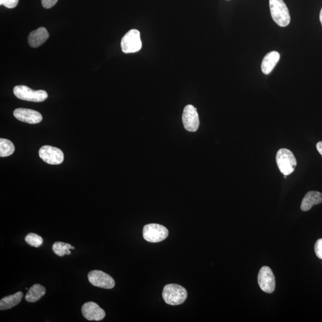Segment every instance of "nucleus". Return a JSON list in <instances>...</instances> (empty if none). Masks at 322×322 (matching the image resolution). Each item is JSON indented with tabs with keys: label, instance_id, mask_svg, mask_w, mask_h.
Here are the masks:
<instances>
[{
	"label": "nucleus",
	"instance_id": "dca6fc26",
	"mask_svg": "<svg viewBox=\"0 0 322 322\" xmlns=\"http://www.w3.org/2000/svg\"><path fill=\"white\" fill-rule=\"evenodd\" d=\"M23 296V292L19 291L13 295L5 297L0 301V309L5 310L15 307L20 303Z\"/></svg>",
	"mask_w": 322,
	"mask_h": 322
},
{
	"label": "nucleus",
	"instance_id": "a211bd4d",
	"mask_svg": "<svg viewBox=\"0 0 322 322\" xmlns=\"http://www.w3.org/2000/svg\"><path fill=\"white\" fill-rule=\"evenodd\" d=\"M52 249L57 256L63 257L64 255H70L71 252L70 249H74L75 248L69 243L56 242L54 243Z\"/></svg>",
	"mask_w": 322,
	"mask_h": 322
},
{
	"label": "nucleus",
	"instance_id": "5701e85b",
	"mask_svg": "<svg viewBox=\"0 0 322 322\" xmlns=\"http://www.w3.org/2000/svg\"><path fill=\"white\" fill-rule=\"evenodd\" d=\"M58 0H41L42 5L44 8L49 9L56 5Z\"/></svg>",
	"mask_w": 322,
	"mask_h": 322
},
{
	"label": "nucleus",
	"instance_id": "f8f14e48",
	"mask_svg": "<svg viewBox=\"0 0 322 322\" xmlns=\"http://www.w3.org/2000/svg\"><path fill=\"white\" fill-rule=\"evenodd\" d=\"M13 116L24 123L35 124L42 120L41 114L37 111L26 108H17L14 110Z\"/></svg>",
	"mask_w": 322,
	"mask_h": 322
},
{
	"label": "nucleus",
	"instance_id": "423d86ee",
	"mask_svg": "<svg viewBox=\"0 0 322 322\" xmlns=\"http://www.w3.org/2000/svg\"><path fill=\"white\" fill-rule=\"evenodd\" d=\"M121 45L124 53H134L140 51L142 48L140 32L137 30L129 31L122 38Z\"/></svg>",
	"mask_w": 322,
	"mask_h": 322
},
{
	"label": "nucleus",
	"instance_id": "9b49d317",
	"mask_svg": "<svg viewBox=\"0 0 322 322\" xmlns=\"http://www.w3.org/2000/svg\"><path fill=\"white\" fill-rule=\"evenodd\" d=\"M84 317L89 321H100L105 317V311L98 304L87 302L84 304L81 309Z\"/></svg>",
	"mask_w": 322,
	"mask_h": 322
},
{
	"label": "nucleus",
	"instance_id": "f3484780",
	"mask_svg": "<svg viewBox=\"0 0 322 322\" xmlns=\"http://www.w3.org/2000/svg\"><path fill=\"white\" fill-rule=\"evenodd\" d=\"M46 289L44 286L35 284L28 290V292L25 296V300L30 303H35L40 300L45 294Z\"/></svg>",
	"mask_w": 322,
	"mask_h": 322
},
{
	"label": "nucleus",
	"instance_id": "1a4fd4ad",
	"mask_svg": "<svg viewBox=\"0 0 322 322\" xmlns=\"http://www.w3.org/2000/svg\"><path fill=\"white\" fill-rule=\"evenodd\" d=\"M88 279L89 282L96 287L112 289L116 285V282L110 275L100 270H93L89 272Z\"/></svg>",
	"mask_w": 322,
	"mask_h": 322
},
{
	"label": "nucleus",
	"instance_id": "20e7f679",
	"mask_svg": "<svg viewBox=\"0 0 322 322\" xmlns=\"http://www.w3.org/2000/svg\"><path fill=\"white\" fill-rule=\"evenodd\" d=\"M14 95L17 98L28 102H42L48 98L44 90L35 91L26 85H17L13 89Z\"/></svg>",
	"mask_w": 322,
	"mask_h": 322
},
{
	"label": "nucleus",
	"instance_id": "b1692460",
	"mask_svg": "<svg viewBox=\"0 0 322 322\" xmlns=\"http://www.w3.org/2000/svg\"><path fill=\"white\" fill-rule=\"evenodd\" d=\"M316 148L318 152H319L320 155L322 156V142H319L317 143Z\"/></svg>",
	"mask_w": 322,
	"mask_h": 322
},
{
	"label": "nucleus",
	"instance_id": "6ab92c4d",
	"mask_svg": "<svg viewBox=\"0 0 322 322\" xmlns=\"http://www.w3.org/2000/svg\"><path fill=\"white\" fill-rule=\"evenodd\" d=\"M15 148L13 143L9 140L3 139H0V156H9L14 152Z\"/></svg>",
	"mask_w": 322,
	"mask_h": 322
},
{
	"label": "nucleus",
	"instance_id": "ddd939ff",
	"mask_svg": "<svg viewBox=\"0 0 322 322\" xmlns=\"http://www.w3.org/2000/svg\"><path fill=\"white\" fill-rule=\"evenodd\" d=\"M49 38V34L46 28L40 27L31 32L28 36L29 44L33 48H37L47 41Z\"/></svg>",
	"mask_w": 322,
	"mask_h": 322
},
{
	"label": "nucleus",
	"instance_id": "7ed1b4c3",
	"mask_svg": "<svg viewBox=\"0 0 322 322\" xmlns=\"http://www.w3.org/2000/svg\"><path fill=\"white\" fill-rule=\"evenodd\" d=\"M275 160L279 170L284 175L291 174L295 170L296 160L291 150L285 148L279 150Z\"/></svg>",
	"mask_w": 322,
	"mask_h": 322
},
{
	"label": "nucleus",
	"instance_id": "412c9836",
	"mask_svg": "<svg viewBox=\"0 0 322 322\" xmlns=\"http://www.w3.org/2000/svg\"><path fill=\"white\" fill-rule=\"evenodd\" d=\"M19 0H0V5L2 6H5L7 8L13 9L16 7Z\"/></svg>",
	"mask_w": 322,
	"mask_h": 322
},
{
	"label": "nucleus",
	"instance_id": "0eeeda50",
	"mask_svg": "<svg viewBox=\"0 0 322 322\" xmlns=\"http://www.w3.org/2000/svg\"><path fill=\"white\" fill-rule=\"evenodd\" d=\"M258 283L261 290L268 293H273L275 287V281L273 271L269 267L261 268L258 275Z\"/></svg>",
	"mask_w": 322,
	"mask_h": 322
},
{
	"label": "nucleus",
	"instance_id": "4468645a",
	"mask_svg": "<svg viewBox=\"0 0 322 322\" xmlns=\"http://www.w3.org/2000/svg\"><path fill=\"white\" fill-rule=\"evenodd\" d=\"M279 59L280 54L277 51H273L267 54L264 57L262 63H261V70L264 74L268 75L273 71L274 67L277 66Z\"/></svg>",
	"mask_w": 322,
	"mask_h": 322
},
{
	"label": "nucleus",
	"instance_id": "2eb2a0df",
	"mask_svg": "<svg viewBox=\"0 0 322 322\" xmlns=\"http://www.w3.org/2000/svg\"><path fill=\"white\" fill-rule=\"evenodd\" d=\"M322 202V194L317 191H310L304 196L301 209L303 211L310 210L314 205H318Z\"/></svg>",
	"mask_w": 322,
	"mask_h": 322
},
{
	"label": "nucleus",
	"instance_id": "f03ea898",
	"mask_svg": "<svg viewBox=\"0 0 322 322\" xmlns=\"http://www.w3.org/2000/svg\"><path fill=\"white\" fill-rule=\"evenodd\" d=\"M163 299L171 306H178L183 303L188 297V292L182 286L177 284H168L164 286Z\"/></svg>",
	"mask_w": 322,
	"mask_h": 322
},
{
	"label": "nucleus",
	"instance_id": "aec40b11",
	"mask_svg": "<svg viewBox=\"0 0 322 322\" xmlns=\"http://www.w3.org/2000/svg\"><path fill=\"white\" fill-rule=\"evenodd\" d=\"M25 240L28 244L31 246H34L35 248H38V247L42 245L43 243V239L41 236L33 234V233L28 234Z\"/></svg>",
	"mask_w": 322,
	"mask_h": 322
},
{
	"label": "nucleus",
	"instance_id": "4be33fe9",
	"mask_svg": "<svg viewBox=\"0 0 322 322\" xmlns=\"http://www.w3.org/2000/svg\"><path fill=\"white\" fill-rule=\"evenodd\" d=\"M314 251L318 259L322 260V239H318L315 243Z\"/></svg>",
	"mask_w": 322,
	"mask_h": 322
},
{
	"label": "nucleus",
	"instance_id": "f257e3e1",
	"mask_svg": "<svg viewBox=\"0 0 322 322\" xmlns=\"http://www.w3.org/2000/svg\"><path fill=\"white\" fill-rule=\"evenodd\" d=\"M270 10L272 19L279 27H287L291 21L289 10L283 0H270Z\"/></svg>",
	"mask_w": 322,
	"mask_h": 322
},
{
	"label": "nucleus",
	"instance_id": "a878e982",
	"mask_svg": "<svg viewBox=\"0 0 322 322\" xmlns=\"http://www.w3.org/2000/svg\"><path fill=\"white\" fill-rule=\"evenodd\" d=\"M286 177H287V176H286V175H284V178H286Z\"/></svg>",
	"mask_w": 322,
	"mask_h": 322
},
{
	"label": "nucleus",
	"instance_id": "6e6552de",
	"mask_svg": "<svg viewBox=\"0 0 322 322\" xmlns=\"http://www.w3.org/2000/svg\"><path fill=\"white\" fill-rule=\"evenodd\" d=\"M40 158L51 165L62 164L64 160L63 153L60 149L51 146H44L39 150Z\"/></svg>",
	"mask_w": 322,
	"mask_h": 322
},
{
	"label": "nucleus",
	"instance_id": "39448f33",
	"mask_svg": "<svg viewBox=\"0 0 322 322\" xmlns=\"http://www.w3.org/2000/svg\"><path fill=\"white\" fill-rule=\"evenodd\" d=\"M169 234L168 229L158 224H149L143 227V236L146 241L157 243L164 241Z\"/></svg>",
	"mask_w": 322,
	"mask_h": 322
},
{
	"label": "nucleus",
	"instance_id": "9d476101",
	"mask_svg": "<svg viewBox=\"0 0 322 322\" xmlns=\"http://www.w3.org/2000/svg\"><path fill=\"white\" fill-rule=\"evenodd\" d=\"M182 121L186 130L190 132L198 130L200 123L196 107L191 105L186 106L182 113Z\"/></svg>",
	"mask_w": 322,
	"mask_h": 322
},
{
	"label": "nucleus",
	"instance_id": "393cba45",
	"mask_svg": "<svg viewBox=\"0 0 322 322\" xmlns=\"http://www.w3.org/2000/svg\"><path fill=\"white\" fill-rule=\"evenodd\" d=\"M320 21L322 25V8L321 9L320 13Z\"/></svg>",
	"mask_w": 322,
	"mask_h": 322
}]
</instances>
